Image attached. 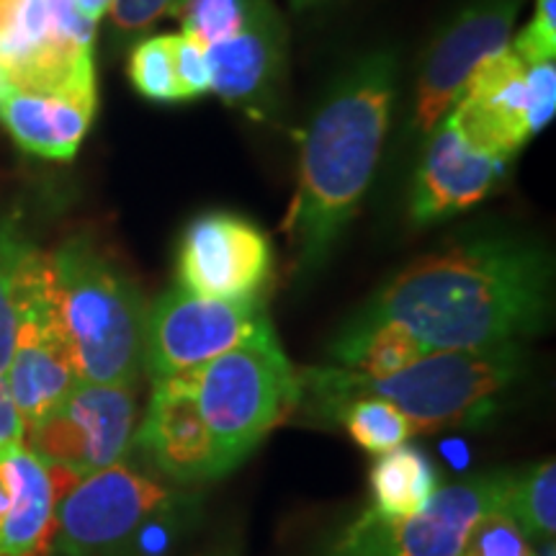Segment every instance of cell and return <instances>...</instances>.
Listing matches in <instances>:
<instances>
[{
  "mask_svg": "<svg viewBox=\"0 0 556 556\" xmlns=\"http://www.w3.org/2000/svg\"><path fill=\"white\" fill-rule=\"evenodd\" d=\"M287 26L276 9L238 37L206 47L212 93L253 119H268L287 80Z\"/></svg>",
  "mask_w": 556,
  "mask_h": 556,
  "instance_id": "e0dca14e",
  "label": "cell"
},
{
  "mask_svg": "<svg viewBox=\"0 0 556 556\" xmlns=\"http://www.w3.org/2000/svg\"><path fill=\"white\" fill-rule=\"evenodd\" d=\"M184 0H114L111 3V31L122 41L148 34L157 21L176 16Z\"/></svg>",
  "mask_w": 556,
  "mask_h": 556,
  "instance_id": "83f0119b",
  "label": "cell"
},
{
  "mask_svg": "<svg viewBox=\"0 0 556 556\" xmlns=\"http://www.w3.org/2000/svg\"><path fill=\"white\" fill-rule=\"evenodd\" d=\"M0 475L11 495L0 520V556L50 554L62 497L83 477L41 462L26 443L0 451Z\"/></svg>",
  "mask_w": 556,
  "mask_h": 556,
  "instance_id": "ac0fdd59",
  "label": "cell"
},
{
  "mask_svg": "<svg viewBox=\"0 0 556 556\" xmlns=\"http://www.w3.org/2000/svg\"><path fill=\"white\" fill-rule=\"evenodd\" d=\"M510 50L526 65L556 60V0H536L531 24L513 39Z\"/></svg>",
  "mask_w": 556,
  "mask_h": 556,
  "instance_id": "f1b7e54d",
  "label": "cell"
},
{
  "mask_svg": "<svg viewBox=\"0 0 556 556\" xmlns=\"http://www.w3.org/2000/svg\"><path fill=\"white\" fill-rule=\"evenodd\" d=\"M176 75L180 101H193L212 93V73H208L206 50L197 41L178 34L176 39Z\"/></svg>",
  "mask_w": 556,
  "mask_h": 556,
  "instance_id": "f546056e",
  "label": "cell"
},
{
  "mask_svg": "<svg viewBox=\"0 0 556 556\" xmlns=\"http://www.w3.org/2000/svg\"><path fill=\"white\" fill-rule=\"evenodd\" d=\"M131 448L178 484L212 482L235 469L201 415L189 374L152 381L150 405Z\"/></svg>",
  "mask_w": 556,
  "mask_h": 556,
  "instance_id": "5bb4252c",
  "label": "cell"
},
{
  "mask_svg": "<svg viewBox=\"0 0 556 556\" xmlns=\"http://www.w3.org/2000/svg\"><path fill=\"white\" fill-rule=\"evenodd\" d=\"M75 368L47 287V253L34 245L18 276V325L5 384L24 428L39 422L75 387Z\"/></svg>",
  "mask_w": 556,
  "mask_h": 556,
  "instance_id": "30bf717a",
  "label": "cell"
},
{
  "mask_svg": "<svg viewBox=\"0 0 556 556\" xmlns=\"http://www.w3.org/2000/svg\"><path fill=\"white\" fill-rule=\"evenodd\" d=\"M24 420H21L16 402L11 397V389L5 384V377H0V451L24 443Z\"/></svg>",
  "mask_w": 556,
  "mask_h": 556,
  "instance_id": "1f68e13d",
  "label": "cell"
},
{
  "mask_svg": "<svg viewBox=\"0 0 556 556\" xmlns=\"http://www.w3.org/2000/svg\"><path fill=\"white\" fill-rule=\"evenodd\" d=\"M523 0H475L438 34L415 88L413 127L428 135L454 106L471 75L510 47Z\"/></svg>",
  "mask_w": 556,
  "mask_h": 556,
  "instance_id": "4fadbf2b",
  "label": "cell"
},
{
  "mask_svg": "<svg viewBox=\"0 0 556 556\" xmlns=\"http://www.w3.org/2000/svg\"><path fill=\"white\" fill-rule=\"evenodd\" d=\"M34 245L16 219L0 222V377L9 371L18 325V276Z\"/></svg>",
  "mask_w": 556,
  "mask_h": 556,
  "instance_id": "484cf974",
  "label": "cell"
},
{
  "mask_svg": "<svg viewBox=\"0 0 556 556\" xmlns=\"http://www.w3.org/2000/svg\"><path fill=\"white\" fill-rule=\"evenodd\" d=\"M189 377L208 430L235 467L302 405L299 371L278 343L274 325Z\"/></svg>",
  "mask_w": 556,
  "mask_h": 556,
  "instance_id": "8992f818",
  "label": "cell"
},
{
  "mask_svg": "<svg viewBox=\"0 0 556 556\" xmlns=\"http://www.w3.org/2000/svg\"><path fill=\"white\" fill-rule=\"evenodd\" d=\"M201 556H240V554H238V548H232V546H214Z\"/></svg>",
  "mask_w": 556,
  "mask_h": 556,
  "instance_id": "d590c367",
  "label": "cell"
},
{
  "mask_svg": "<svg viewBox=\"0 0 556 556\" xmlns=\"http://www.w3.org/2000/svg\"><path fill=\"white\" fill-rule=\"evenodd\" d=\"M368 484H371V513L384 520L415 516L441 486L430 458L407 443L377 456Z\"/></svg>",
  "mask_w": 556,
  "mask_h": 556,
  "instance_id": "ffe728a7",
  "label": "cell"
},
{
  "mask_svg": "<svg viewBox=\"0 0 556 556\" xmlns=\"http://www.w3.org/2000/svg\"><path fill=\"white\" fill-rule=\"evenodd\" d=\"M523 374L526 345L507 343L482 351H430L389 377H361L340 366L307 368L299 374V384L319 417L348 400L379 397L405 413L415 433H435L482 422Z\"/></svg>",
  "mask_w": 556,
  "mask_h": 556,
  "instance_id": "3957f363",
  "label": "cell"
},
{
  "mask_svg": "<svg viewBox=\"0 0 556 556\" xmlns=\"http://www.w3.org/2000/svg\"><path fill=\"white\" fill-rule=\"evenodd\" d=\"M266 328L270 319L258 296L217 299L173 287L144 315L142 368L152 381L197 371Z\"/></svg>",
  "mask_w": 556,
  "mask_h": 556,
  "instance_id": "ba28073f",
  "label": "cell"
},
{
  "mask_svg": "<svg viewBox=\"0 0 556 556\" xmlns=\"http://www.w3.org/2000/svg\"><path fill=\"white\" fill-rule=\"evenodd\" d=\"M528 90H531V127L539 135L554 119L556 111V60L528 65Z\"/></svg>",
  "mask_w": 556,
  "mask_h": 556,
  "instance_id": "4dcf8cb0",
  "label": "cell"
},
{
  "mask_svg": "<svg viewBox=\"0 0 556 556\" xmlns=\"http://www.w3.org/2000/svg\"><path fill=\"white\" fill-rule=\"evenodd\" d=\"M70 3H73L80 16L88 18L90 24H99V21L109 13L114 0H70Z\"/></svg>",
  "mask_w": 556,
  "mask_h": 556,
  "instance_id": "d6a6232c",
  "label": "cell"
},
{
  "mask_svg": "<svg viewBox=\"0 0 556 556\" xmlns=\"http://www.w3.org/2000/svg\"><path fill=\"white\" fill-rule=\"evenodd\" d=\"M96 103L9 88L0 93V124L31 155L73 160L93 124Z\"/></svg>",
  "mask_w": 556,
  "mask_h": 556,
  "instance_id": "d6986e66",
  "label": "cell"
},
{
  "mask_svg": "<svg viewBox=\"0 0 556 556\" xmlns=\"http://www.w3.org/2000/svg\"><path fill=\"white\" fill-rule=\"evenodd\" d=\"M178 34H155L139 39L129 52V80L142 99L155 103H180L176 75Z\"/></svg>",
  "mask_w": 556,
  "mask_h": 556,
  "instance_id": "d4e9b609",
  "label": "cell"
},
{
  "mask_svg": "<svg viewBox=\"0 0 556 556\" xmlns=\"http://www.w3.org/2000/svg\"><path fill=\"white\" fill-rule=\"evenodd\" d=\"M9 503H11V495H9V484H5L3 475H0V520H3L5 510H9Z\"/></svg>",
  "mask_w": 556,
  "mask_h": 556,
  "instance_id": "e575fe53",
  "label": "cell"
},
{
  "mask_svg": "<svg viewBox=\"0 0 556 556\" xmlns=\"http://www.w3.org/2000/svg\"><path fill=\"white\" fill-rule=\"evenodd\" d=\"M330 358L361 377H389L430 353L420 340L392 323L343 325L330 343Z\"/></svg>",
  "mask_w": 556,
  "mask_h": 556,
  "instance_id": "44dd1931",
  "label": "cell"
},
{
  "mask_svg": "<svg viewBox=\"0 0 556 556\" xmlns=\"http://www.w3.org/2000/svg\"><path fill=\"white\" fill-rule=\"evenodd\" d=\"M47 287L78 381L137 384L148 307L127 270L90 238H70L47 253Z\"/></svg>",
  "mask_w": 556,
  "mask_h": 556,
  "instance_id": "277c9868",
  "label": "cell"
},
{
  "mask_svg": "<svg viewBox=\"0 0 556 556\" xmlns=\"http://www.w3.org/2000/svg\"><path fill=\"white\" fill-rule=\"evenodd\" d=\"M448 116L471 148L510 165L536 135L526 62L510 47L486 60L464 86Z\"/></svg>",
  "mask_w": 556,
  "mask_h": 556,
  "instance_id": "9a60e30c",
  "label": "cell"
},
{
  "mask_svg": "<svg viewBox=\"0 0 556 556\" xmlns=\"http://www.w3.org/2000/svg\"><path fill=\"white\" fill-rule=\"evenodd\" d=\"M332 3V0H289V5L294 9L296 13L299 11H315V9H323V5Z\"/></svg>",
  "mask_w": 556,
  "mask_h": 556,
  "instance_id": "836d02e7",
  "label": "cell"
},
{
  "mask_svg": "<svg viewBox=\"0 0 556 556\" xmlns=\"http://www.w3.org/2000/svg\"><path fill=\"white\" fill-rule=\"evenodd\" d=\"M197 503L127 462L78 479L62 497L58 556H168Z\"/></svg>",
  "mask_w": 556,
  "mask_h": 556,
  "instance_id": "5b68a950",
  "label": "cell"
},
{
  "mask_svg": "<svg viewBox=\"0 0 556 556\" xmlns=\"http://www.w3.org/2000/svg\"><path fill=\"white\" fill-rule=\"evenodd\" d=\"M428 148L409 191V219L430 227L484 201L505 176L507 163L471 148L446 114L428 131Z\"/></svg>",
  "mask_w": 556,
  "mask_h": 556,
  "instance_id": "2e32d148",
  "label": "cell"
},
{
  "mask_svg": "<svg viewBox=\"0 0 556 556\" xmlns=\"http://www.w3.org/2000/svg\"><path fill=\"white\" fill-rule=\"evenodd\" d=\"M11 86L9 83H5V78H3V73H0V93H3V90H9Z\"/></svg>",
  "mask_w": 556,
  "mask_h": 556,
  "instance_id": "8d00e7d4",
  "label": "cell"
},
{
  "mask_svg": "<svg viewBox=\"0 0 556 556\" xmlns=\"http://www.w3.org/2000/svg\"><path fill=\"white\" fill-rule=\"evenodd\" d=\"M464 556H533L531 541L503 507L486 513L471 531Z\"/></svg>",
  "mask_w": 556,
  "mask_h": 556,
  "instance_id": "4316f807",
  "label": "cell"
},
{
  "mask_svg": "<svg viewBox=\"0 0 556 556\" xmlns=\"http://www.w3.org/2000/svg\"><path fill=\"white\" fill-rule=\"evenodd\" d=\"M274 274L268 235L235 212H204L189 222L176 250L178 289L217 299H255Z\"/></svg>",
  "mask_w": 556,
  "mask_h": 556,
  "instance_id": "7c38bea8",
  "label": "cell"
},
{
  "mask_svg": "<svg viewBox=\"0 0 556 556\" xmlns=\"http://www.w3.org/2000/svg\"><path fill=\"white\" fill-rule=\"evenodd\" d=\"M0 73L26 93L99 101L93 47L67 39L47 0H0Z\"/></svg>",
  "mask_w": 556,
  "mask_h": 556,
  "instance_id": "8fae6325",
  "label": "cell"
},
{
  "mask_svg": "<svg viewBox=\"0 0 556 556\" xmlns=\"http://www.w3.org/2000/svg\"><path fill=\"white\" fill-rule=\"evenodd\" d=\"M276 5L270 0H184L176 16L184 26V37L206 47L232 39L258 24Z\"/></svg>",
  "mask_w": 556,
  "mask_h": 556,
  "instance_id": "603a6c76",
  "label": "cell"
},
{
  "mask_svg": "<svg viewBox=\"0 0 556 556\" xmlns=\"http://www.w3.org/2000/svg\"><path fill=\"white\" fill-rule=\"evenodd\" d=\"M394 99L397 60L379 50L353 62L309 119L296 193L283 219L294 276L317 274L356 217L377 176Z\"/></svg>",
  "mask_w": 556,
  "mask_h": 556,
  "instance_id": "7a4b0ae2",
  "label": "cell"
},
{
  "mask_svg": "<svg viewBox=\"0 0 556 556\" xmlns=\"http://www.w3.org/2000/svg\"><path fill=\"white\" fill-rule=\"evenodd\" d=\"M554 261L516 232H482L394 274L345 325L392 323L428 351L526 343L548 328Z\"/></svg>",
  "mask_w": 556,
  "mask_h": 556,
  "instance_id": "6da1fadb",
  "label": "cell"
},
{
  "mask_svg": "<svg viewBox=\"0 0 556 556\" xmlns=\"http://www.w3.org/2000/svg\"><path fill=\"white\" fill-rule=\"evenodd\" d=\"M137 430V384L75 387L26 428L24 443L41 462L88 477L127 462Z\"/></svg>",
  "mask_w": 556,
  "mask_h": 556,
  "instance_id": "9c48e42d",
  "label": "cell"
},
{
  "mask_svg": "<svg viewBox=\"0 0 556 556\" xmlns=\"http://www.w3.org/2000/svg\"><path fill=\"white\" fill-rule=\"evenodd\" d=\"M332 417L345 428L353 443L366 454H387L415 435L413 422L392 402L379 397H356L340 405Z\"/></svg>",
  "mask_w": 556,
  "mask_h": 556,
  "instance_id": "cb8c5ba5",
  "label": "cell"
},
{
  "mask_svg": "<svg viewBox=\"0 0 556 556\" xmlns=\"http://www.w3.org/2000/svg\"><path fill=\"white\" fill-rule=\"evenodd\" d=\"M507 471L443 484L422 510L384 520L366 510L340 533L325 556H464L471 531L503 507Z\"/></svg>",
  "mask_w": 556,
  "mask_h": 556,
  "instance_id": "52a82bcc",
  "label": "cell"
},
{
  "mask_svg": "<svg viewBox=\"0 0 556 556\" xmlns=\"http://www.w3.org/2000/svg\"><path fill=\"white\" fill-rule=\"evenodd\" d=\"M503 510L516 520L528 541L546 544L556 533V462L533 464L513 475L507 471Z\"/></svg>",
  "mask_w": 556,
  "mask_h": 556,
  "instance_id": "7402d4cb",
  "label": "cell"
}]
</instances>
